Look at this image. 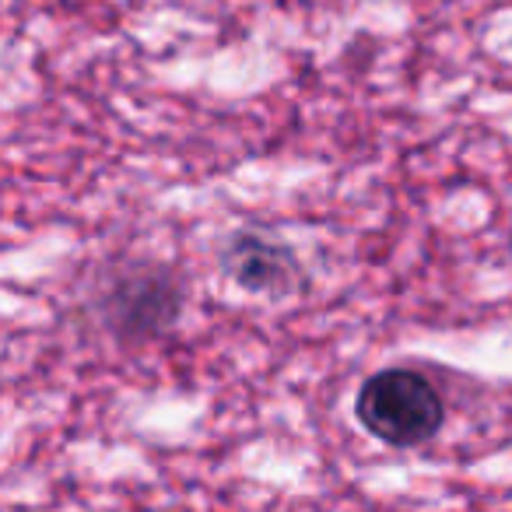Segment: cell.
<instances>
[{
    "label": "cell",
    "instance_id": "6da1fadb",
    "mask_svg": "<svg viewBox=\"0 0 512 512\" xmlns=\"http://www.w3.org/2000/svg\"><path fill=\"white\" fill-rule=\"evenodd\" d=\"M355 414L379 442L411 449L439 435L446 404L421 372L383 369L362 386Z\"/></svg>",
    "mask_w": 512,
    "mask_h": 512
},
{
    "label": "cell",
    "instance_id": "7a4b0ae2",
    "mask_svg": "<svg viewBox=\"0 0 512 512\" xmlns=\"http://www.w3.org/2000/svg\"><path fill=\"white\" fill-rule=\"evenodd\" d=\"M109 320L127 337H155L176 320L179 285L169 271H134L113 285V302H106Z\"/></svg>",
    "mask_w": 512,
    "mask_h": 512
},
{
    "label": "cell",
    "instance_id": "3957f363",
    "mask_svg": "<svg viewBox=\"0 0 512 512\" xmlns=\"http://www.w3.org/2000/svg\"><path fill=\"white\" fill-rule=\"evenodd\" d=\"M225 271L249 292H292L302 281L295 256L260 235H239L225 249Z\"/></svg>",
    "mask_w": 512,
    "mask_h": 512
},
{
    "label": "cell",
    "instance_id": "277c9868",
    "mask_svg": "<svg viewBox=\"0 0 512 512\" xmlns=\"http://www.w3.org/2000/svg\"><path fill=\"white\" fill-rule=\"evenodd\" d=\"M509 253H512V239H509Z\"/></svg>",
    "mask_w": 512,
    "mask_h": 512
}]
</instances>
